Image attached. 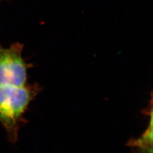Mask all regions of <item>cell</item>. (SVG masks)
<instances>
[{"label":"cell","instance_id":"cell-1","mask_svg":"<svg viewBox=\"0 0 153 153\" xmlns=\"http://www.w3.org/2000/svg\"><path fill=\"white\" fill-rule=\"evenodd\" d=\"M41 90L38 83L22 86H0V124L11 143L18 141L19 128L26 122L23 115Z\"/></svg>","mask_w":153,"mask_h":153},{"label":"cell","instance_id":"cell-2","mask_svg":"<svg viewBox=\"0 0 153 153\" xmlns=\"http://www.w3.org/2000/svg\"><path fill=\"white\" fill-rule=\"evenodd\" d=\"M23 45L14 43L9 47L0 45V86H22L27 84L28 70L33 66L22 57Z\"/></svg>","mask_w":153,"mask_h":153},{"label":"cell","instance_id":"cell-3","mask_svg":"<svg viewBox=\"0 0 153 153\" xmlns=\"http://www.w3.org/2000/svg\"><path fill=\"white\" fill-rule=\"evenodd\" d=\"M149 143H152V117L148 130L143 134L142 137L134 141L131 146L138 148L141 153H152V146H149Z\"/></svg>","mask_w":153,"mask_h":153}]
</instances>
